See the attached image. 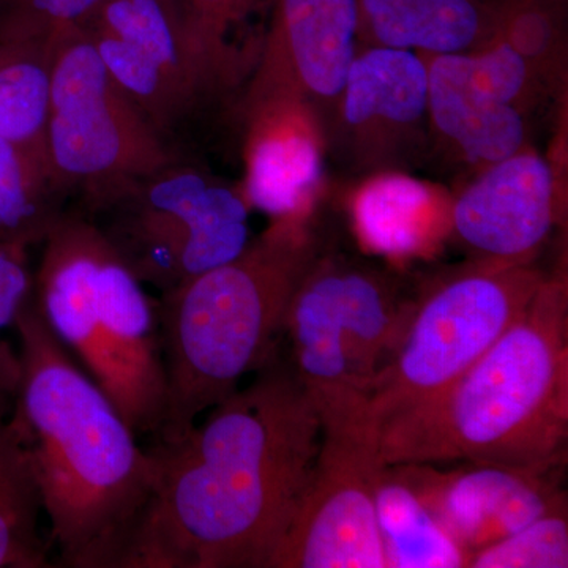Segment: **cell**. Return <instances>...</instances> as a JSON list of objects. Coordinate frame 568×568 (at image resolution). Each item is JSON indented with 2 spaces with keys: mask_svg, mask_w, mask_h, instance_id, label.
<instances>
[{
  "mask_svg": "<svg viewBox=\"0 0 568 568\" xmlns=\"http://www.w3.org/2000/svg\"><path fill=\"white\" fill-rule=\"evenodd\" d=\"M142 284L168 293L250 244L241 186L179 156L91 215Z\"/></svg>",
  "mask_w": 568,
  "mask_h": 568,
  "instance_id": "9c48e42d",
  "label": "cell"
},
{
  "mask_svg": "<svg viewBox=\"0 0 568 568\" xmlns=\"http://www.w3.org/2000/svg\"><path fill=\"white\" fill-rule=\"evenodd\" d=\"M250 209L272 220L310 216L324 179L327 134L310 104L286 97L242 99Z\"/></svg>",
  "mask_w": 568,
  "mask_h": 568,
  "instance_id": "2e32d148",
  "label": "cell"
},
{
  "mask_svg": "<svg viewBox=\"0 0 568 568\" xmlns=\"http://www.w3.org/2000/svg\"><path fill=\"white\" fill-rule=\"evenodd\" d=\"M375 504L387 568L467 567L469 552L437 521L395 466L381 469Z\"/></svg>",
  "mask_w": 568,
  "mask_h": 568,
  "instance_id": "ffe728a7",
  "label": "cell"
},
{
  "mask_svg": "<svg viewBox=\"0 0 568 568\" xmlns=\"http://www.w3.org/2000/svg\"><path fill=\"white\" fill-rule=\"evenodd\" d=\"M50 47L0 43V138L47 149Z\"/></svg>",
  "mask_w": 568,
  "mask_h": 568,
  "instance_id": "cb8c5ba5",
  "label": "cell"
},
{
  "mask_svg": "<svg viewBox=\"0 0 568 568\" xmlns=\"http://www.w3.org/2000/svg\"><path fill=\"white\" fill-rule=\"evenodd\" d=\"M384 465H499L552 473L568 439V283L526 312L446 390L376 429Z\"/></svg>",
  "mask_w": 568,
  "mask_h": 568,
  "instance_id": "3957f363",
  "label": "cell"
},
{
  "mask_svg": "<svg viewBox=\"0 0 568 568\" xmlns=\"http://www.w3.org/2000/svg\"><path fill=\"white\" fill-rule=\"evenodd\" d=\"M179 439L155 440L151 500L123 568H268L320 448L321 418L275 355Z\"/></svg>",
  "mask_w": 568,
  "mask_h": 568,
  "instance_id": "6da1fadb",
  "label": "cell"
},
{
  "mask_svg": "<svg viewBox=\"0 0 568 568\" xmlns=\"http://www.w3.org/2000/svg\"><path fill=\"white\" fill-rule=\"evenodd\" d=\"M203 102L248 80L256 59L234 40L256 0H171Z\"/></svg>",
  "mask_w": 568,
  "mask_h": 568,
  "instance_id": "7402d4cb",
  "label": "cell"
},
{
  "mask_svg": "<svg viewBox=\"0 0 568 568\" xmlns=\"http://www.w3.org/2000/svg\"><path fill=\"white\" fill-rule=\"evenodd\" d=\"M69 197L48 152L0 138V242L43 244Z\"/></svg>",
  "mask_w": 568,
  "mask_h": 568,
  "instance_id": "44dd1931",
  "label": "cell"
},
{
  "mask_svg": "<svg viewBox=\"0 0 568 568\" xmlns=\"http://www.w3.org/2000/svg\"><path fill=\"white\" fill-rule=\"evenodd\" d=\"M463 548L503 540L566 504L552 473L499 465L440 470L433 465H392Z\"/></svg>",
  "mask_w": 568,
  "mask_h": 568,
  "instance_id": "9a60e30c",
  "label": "cell"
},
{
  "mask_svg": "<svg viewBox=\"0 0 568 568\" xmlns=\"http://www.w3.org/2000/svg\"><path fill=\"white\" fill-rule=\"evenodd\" d=\"M41 246L33 301L44 323L133 432L155 436L166 395L156 301L88 213L67 212Z\"/></svg>",
  "mask_w": 568,
  "mask_h": 568,
  "instance_id": "5b68a950",
  "label": "cell"
},
{
  "mask_svg": "<svg viewBox=\"0 0 568 568\" xmlns=\"http://www.w3.org/2000/svg\"><path fill=\"white\" fill-rule=\"evenodd\" d=\"M100 0H0V43L52 40L81 24Z\"/></svg>",
  "mask_w": 568,
  "mask_h": 568,
  "instance_id": "4316f807",
  "label": "cell"
},
{
  "mask_svg": "<svg viewBox=\"0 0 568 568\" xmlns=\"http://www.w3.org/2000/svg\"><path fill=\"white\" fill-rule=\"evenodd\" d=\"M320 253L310 216L272 220L234 260L162 294L166 395L155 440L185 435L275 357L291 297Z\"/></svg>",
  "mask_w": 568,
  "mask_h": 568,
  "instance_id": "277c9868",
  "label": "cell"
},
{
  "mask_svg": "<svg viewBox=\"0 0 568 568\" xmlns=\"http://www.w3.org/2000/svg\"><path fill=\"white\" fill-rule=\"evenodd\" d=\"M425 59L432 144L476 171L528 148L529 115L478 77L469 52Z\"/></svg>",
  "mask_w": 568,
  "mask_h": 568,
  "instance_id": "e0dca14e",
  "label": "cell"
},
{
  "mask_svg": "<svg viewBox=\"0 0 568 568\" xmlns=\"http://www.w3.org/2000/svg\"><path fill=\"white\" fill-rule=\"evenodd\" d=\"M452 203L446 190L407 171H381L355 190L351 215L373 253L410 260L435 252L452 233Z\"/></svg>",
  "mask_w": 568,
  "mask_h": 568,
  "instance_id": "ac0fdd59",
  "label": "cell"
},
{
  "mask_svg": "<svg viewBox=\"0 0 568 568\" xmlns=\"http://www.w3.org/2000/svg\"><path fill=\"white\" fill-rule=\"evenodd\" d=\"M416 305L383 272L320 253L295 287L283 325L290 364L317 413L365 402Z\"/></svg>",
  "mask_w": 568,
  "mask_h": 568,
  "instance_id": "8992f818",
  "label": "cell"
},
{
  "mask_svg": "<svg viewBox=\"0 0 568 568\" xmlns=\"http://www.w3.org/2000/svg\"><path fill=\"white\" fill-rule=\"evenodd\" d=\"M495 39L506 41L528 61L552 93L562 89L567 70L568 0H489Z\"/></svg>",
  "mask_w": 568,
  "mask_h": 568,
  "instance_id": "d4e9b609",
  "label": "cell"
},
{
  "mask_svg": "<svg viewBox=\"0 0 568 568\" xmlns=\"http://www.w3.org/2000/svg\"><path fill=\"white\" fill-rule=\"evenodd\" d=\"M11 409L13 399L0 398V568L50 567L39 485Z\"/></svg>",
  "mask_w": 568,
  "mask_h": 568,
  "instance_id": "603a6c76",
  "label": "cell"
},
{
  "mask_svg": "<svg viewBox=\"0 0 568 568\" xmlns=\"http://www.w3.org/2000/svg\"><path fill=\"white\" fill-rule=\"evenodd\" d=\"M361 44L355 0H274L244 99L301 100L327 134Z\"/></svg>",
  "mask_w": 568,
  "mask_h": 568,
  "instance_id": "4fadbf2b",
  "label": "cell"
},
{
  "mask_svg": "<svg viewBox=\"0 0 568 568\" xmlns=\"http://www.w3.org/2000/svg\"><path fill=\"white\" fill-rule=\"evenodd\" d=\"M80 26L114 81L166 140L204 103L171 0H100Z\"/></svg>",
  "mask_w": 568,
  "mask_h": 568,
  "instance_id": "7c38bea8",
  "label": "cell"
},
{
  "mask_svg": "<svg viewBox=\"0 0 568 568\" xmlns=\"http://www.w3.org/2000/svg\"><path fill=\"white\" fill-rule=\"evenodd\" d=\"M47 149L55 174L88 215L178 156L111 77L80 24L50 43Z\"/></svg>",
  "mask_w": 568,
  "mask_h": 568,
  "instance_id": "52a82bcc",
  "label": "cell"
},
{
  "mask_svg": "<svg viewBox=\"0 0 568 568\" xmlns=\"http://www.w3.org/2000/svg\"><path fill=\"white\" fill-rule=\"evenodd\" d=\"M33 295L28 248L0 242V332L14 325L22 306ZM20 354L0 339V398L14 399L20 383Z\"/></svg>",
  "mask_w": 568,
  "mask_h": 568,
  "instance_id": "83f0119b",
  "label": "cell"
},
{
  "mask_svg": "<svg viewBox=\"0 0 568 568\" xmlns=\"http://www.w3.org/2000/svg\"><path fill=\"white\" fill-rule=\"evenodd\" d=\"M362 44L462 54L495 39L489 0H355Z\"/></svg>",
  "mask_w": 568,
  "mask_h": 568,
  "instance_id": "d6986e66",
  "label": "cell"
},
{
  "mask_svg": "<svg viewBox=\"0 0 568 568\" xmlns=\"http://www.w3.org/2000/svg\"><path fill=\"white\" fill-rule=\"evenodd\" d=\"M544 272L474 263L417 302L402 343L365 396L375 429L446 390L526 312Z\"/></svg>",
  "mask_w": 568,
  "mask_h": 568,
  "instance_id": "ba28073f",
  "label": "cell"
},
{
  "mask_svg": "<svg viewBox=\"0 0 568 568\" xmlns=\"http://www.w3.org/2000/svg\"><path fill=\"white\" fill-rule=\"evenodd\" d=\"M474 568L568 567L567 507H556L518 532L477 549L467 560Z\"/></svg>",
  "mask_w": 568,
  "mask_h": 568,
  "instance_id": "484cf974",
  "label": "cell"
},
{
  "mask_svg": "<svg viewBox=\"0 0 568 568\" xmlns=\"http://www.w3.org/2000/svg\"><path fill=\"white\" fill-rule=\"evenodd\" d=\"M558 219L555 170L529 145L476 171L452 203V233L478 264H532Z\"/></svg>",
  "mask_w": 568,
  "mask_h": 568,
  "instance_id": "5bb4252c",
  "label": "cell"
},
{
  "mask_svg": "<svg viewBox=\"0 0 568 568\" xmlns=\"http://www.w3.org/2000/svg\"><path fill=\"white\" fill-rule=\"evenodd\" d=\"M320 418L315 465L268 568H387L375 504L384 463L365 403Z\"/></svg>",
  "mask_w": 568,
  "mask_h": 568,
  "instance_id": "30bf717a",
  "label": "cell"
},
{
  "mask_svg": "<svg viewBox=\"0 0 568 568\" xmlns=\"http://www.w3.org/2000/svg\"><path fill=\"white\" fill-rule=\"evenodd\" d=\"M327 144L368 174L407 171L432 145L425 55L361 44L347 73Z\"/></svg>",
  "mask_w": 568,
  "mask_h": 568,
  "instance_id": "8fae6325",
  "label": "cell"
},
{
  "mask_svg": "<svg viewBox=\"0 0 568 568\" xmlns=\"http://www.w3.org/2000/svg\"><path fill=\"white\" fill-rule=\"evenodd\" d=\"M20 383L11 416L31 457L59 566L122 568L151 500V452L55 338L33 295L14 321Z\"/></svg>",
  "mask_w": 568,
  "mask_h": 568,
  "instance_id": "7a4b0ae2",
  "label": "cell"
}]
</instances>
